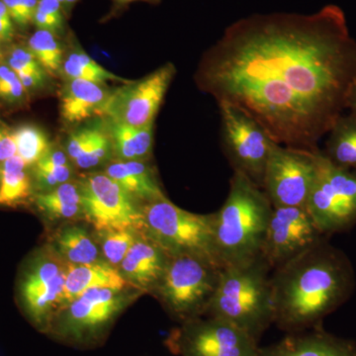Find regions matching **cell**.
Here are the masks:
<instances>
[{"label":"cell","mask_w":356,"mask_h":356,"mask_svg":"<svg viewBox=\"0 0 356 356\" xmlns=\"http://www.w3.org/2000/svg\"><path fill=\"white\" fill-rule=\"evenodd\" d=\"M196 79L276 144L318 151L355 88L356 39L334 4L312 14H254L225 30Z\"/></svg>","instance_id":"cell-1"},{"label":"cell","mask_w":356,"mask_h":356,"mask_svg":"<svg viewBox=\"0 0 356 356\" xmlns=\"http://www.w3.org/2000/svg\"><path fill=\"white\" fill-rule=\"evenodd\" d=\"M273 324L287 334L322 325L346 304L356 288L353 262L327 236L273 269L270 276Z\"/></svg>","instance_id":"cell-2"},{"label":"cell","mask_w":356,"mask_h":356,"mask_svg":"<svg viewBox=\"0 0 356 356\" xmlns=\"http://www.w3.org/2000/svg\"><path fill=\"white\" fill-rule=\"evenodd\" d=\"M273 209L261 187L243 173L234 172L226 201L213 213L222 267L248 264L261 257Z\"/></svg>","instance_id":"cell-3"},{"label":"cell","mask_w":356,"mask_h":356,"mask_svg":"<svg viewBox=\"0 0 356 356\" xmlns=\"http://www.w3.org/2000/svg\"><path fill=\"white\" fill-rule=\"evenodd\" d=\"M270 271L261 257L222 267L208 315L227 321L259 343L274 320Z\"/></svg>","instance_id":"cell-4"},{"label":"cell","mask_w":356,"mask_h":356,"mask_svg":"<svg viewBox=\"0 0 356 356\" xmlns=\"http://www.w3.org/2000/svg\"><path fill=\"white\" fill-rule=\"evenodd\" d=\"M144 234L172 257L191 255L222 267L215 243L214 214L181 209L168 198L143 204Z\"/></svg>","instance_id":"cell-5"},{"label":"cell","mask_w":356,"mask_h":356,"mask_svg":"<svg viewBox=\"0 0 356 356\" xmlns=\"http://www.w3.org/2000/svg\"><path fill=\"white\" fill-rule=\"evenodd\" d=\"M221 267L191 255L172 257L154 293L175 318L182 322L208 314Z\"/></svg>","instance_id":"cell-6"},{"label":"cell","mask_w":356,"mask_h":356,"mask_svg":"<svg viewBox=\"0 0 356 356\" xmlns=\"http://www.w3.org/2000/svg\"><path fill=\"white\" fill-rule=\"evenodd\" d=\"M306 209L325 236L348 231L356 225L355 175L334 165L322 151Z\"/></svg>","instance_id":"cell-7"},{"label":"cell","mask_w":356,"mask_h":356,"mask_svg":"<svg viewBox=\"0 0 356 356\" xmlns=\"http://www.w3.org/2000/svg\"><path fill=\"white\" fill-rule=\"evenodd\" d=\"M221 144L234 172L243 173L262 188L264 170L276 144L254 119L229 103H218Z\"/></svg>","instance_id":"cell-8"},{"label":"cell","mask_w":356,"mask_h":356,"mask_svg":"<svg viewBox=\"0 0 356 356\" xmlns=\"http://www.w3.org/2000/svg\"><path fill=\"white\" fill-rule=\"evenodd\" d=\"M321 151L274 144L264 170L262 189L273 207H306L317 177Z\"/></svg>","instance_id":"cell-9"},{"label":"cell","mask_w":356,"mask_h":356,"mask_svg":"<svg viewBox=\"0 0 356 356\" xmlns=\"http://www.w3.org/2000/svg\"><path fill=\"white\" fill-rule=\"evenodd\" d=\"M83 215L97 233L133 229L144 233L142 205L105 173L79 182Z\"/></svg>","instance_id":"cell-10"},{"label":"cell","mask_w":356,"mask_h":356,"mask_svg":"<svg viewBox=\"0 0 356 356\" xmlns=\"http://www.w3.org/2000/svg\"><path fill=\"white\" fill-rule=\"evenodd\" d=\"M168 343L182 356H259V343L247 332L215 317L185 322Z\"/></svg>","instance_id":"cell-11"},{"label":"cell","mask_w":356,"mask_h":356,"mask_svg":"<svg viewBox=\"0 0 356 356\" xmlns=\"http://www.w3.org/2000/svg\"><path fill=\"white\" fill-rule=\"evenodd\" d=\"M131 300L125 290H88L60 312L56 334L76 343L95 339L104 332Z\"/></svg>","instance_id":"cell-12"},{"label":"cell","mask_w":356,"mask_h":356,"mask_svg":"<svg viewBox=\"0 0 356 356\" xmlns=\"http://www.w3.org/2000/svg\"><path fill=\"white\" fill-rule=\"evenodd\" d=\"M67 264L56 252H47L31 262L21 281L23 307L39 329H51L64 307Z\"/></svg>","instance_id":"cell-13"},{"label":"cell","mask_w":356,"mask_h":356,"mask_svg":"<svg viewBox=\"0 0 356 356\" xmlns=\"http://www.w3.org/2000/svg\"><path fill=\"white\" fill-rule=\"evenodd\" d=\"M175 72V65L168 63L144 79L112 92L104 115L112 122L132 127L152 125Z\"/></svg>","instance_id":"cell-14"},{"label":"cell","mask_w":356,"mask_h":356,"mask_svg":"<svg viewBox=\"0 0 356 356\" xmlns=\"http://www.w3.org/2000/svg\"><path fill=\"white\" fill-rule=\"evenodd\" d=\"M324 236L306 207H273L261 257L273 270Z\"/></svg>","instance_id":"cell-15"},{"label":"cell","mask_w":356,"mask_h":356,"mask_svg":"<svg viewBox=\"0 0 356 356\" xmlns=\"http://www.w3.org/2000/svg\"><path fill=\"white\" fill-rule=\"evenodd\" d=\"M259 356H356V343L334 336L320 325L288 334L273 346L259 348Z\"/></svg>","instance_id":"cell-16"},{"label":"cell","mask_w":356,"mask_h":356,"mask_svg":"<svg viewBox=\"0 0 356 356\" xmlns=\"http://www.w3.org/2000/svg\"><path fill=\"white\" fill-rule=\"evenodd\" d=\"M172 257L145 234L134 243L121 262L120 273L140 292H154L165 275Z\"/></svg>","instance_id":"cell-17"},{"label":"cell","mask_w":356,"mask_h":356,"mask_svg":"<svg viewBox=\"0 0 356 356\" xmlns=\"http://www.w3.org/2000/svg\"><path fill=\"white\" fill-rule=\"evenodd\" d=\"M111 93L100 84L69 79L60 93V114L67 123H81L104 115Z\"/></svg>","instance_id":"cell-18"},{"label":"cell","mask_w":356,"mask_h":356,"mask_svg":"<svg viewBox=\"0 0 356 356\" xmlns=\"http://www.w3.org/2000/svg\"><path fill=\"white\" fill-rule=\"evenodd\" d=\"M128 286L129 283L119 268L104 259L88 264H67L63 309L88 290L95 288L126 290Z\"/></svg>","instance_id":"cell-19"},{"label":"cell","mask_w":356,"mask_h":356,"mask_svg":"<svg viewBox=\"0 0 356 356\" xmlns=\"http://www.w3.org/2000/svg\"><path fill=\"white\" fill-rule=\"evenodd\" d=\"M105 175L139 203L165 199L156 175L143 161H118L107 166Z\"/></svg>","instance_id":"cell-20"},{"label":"cell","mask_w":356,"mask_h":356,"mask_svg":"<svg viewBox=\"0 0 356 356\" xmlns=\"http://www.w3.org/2000/svg\"><path fill=\"white\" fill-rule=\"evenodd\" d=\"M109 136L114 153L121 161H143L153 147L154 124L132 127L111 121Z\"/></svg>","instance_id":"cell-21"},{"label":"cell","mask_w":356,"mask_h":356,"mask_svg":"<svg viewBox=\"0 0 356 356\" xmlns=\"http://www.w3.org/2000/svg\"><path fill=\"white\" fill-rule=\"evenodd\" d=\"M327 136L323 154L334 165L356 172V118L343 114Z\"/></svg>","instance_id":"cell-22"},{"label":"cell","mask_w":356,"mask_h":356,"mask_svg":"<svg viewBox=\"0 0 356 356\" xmlns=\"http://www.w3.org/2000/svg\"><path fill=\"white\" fill-rule=\"evenodd\" d=\"M56 252L70 264H88L100 261L97 245L88 231L79 226H70L58 232L55 238Z\"/></svg>","instance_id":"cell-23"},{"label":"cell","mask_w":356,"mask_h":356,"mask_svg":"<svg viewBox=\"0 0 356 356\" xmlns=\"http://www.w3.org/2000/svg\"><path fill=\"white\" fill-rule=\"evenodd\" d=\"M36 205L51 220H72L83 215L79 184L65 182L36 196Z\"/></svg>","instance_id":"cell-24"},{"label":"cell","mask_w":356,"mask_h":356,"mask_svg":"<svg viewBox=\"0 0 356 356\" xmlns=\"http://www.w3.org/2000/svg\"><path fill=\"white\" fill-rule=\"evenodd\" d=\"M26 166L18 154L3 161L0 170V205L13 207L31 195V180Z\"/></svg>","instance_id":"cell-25"},{"label":"cell","mask_w":356,"mask_h":356,"mask_svg":"<svg viewBox=\"0 0 356 356\" xmlns=\"http://www.w3.org/2000/svg\"><path fill=\"white\" fill-rule=\"evenodd\" d=\"M63 72L69 79H83L97 84H105L107 81H119L129 83L131 81L122 79L104 69L92 60L88 54L81 50L70 53L63 65Z\"/></svg>","instance_id":"cell-26"},{"label":"cell","mask_w":356,"mask_h":356,"mask_svg":"<svg viewBox=\"0 0 356 356\" xmlns=\"http://www.w3.org/2000/svg\"><path fill=\"white\" fill-rule=\"evenodd\" d=\"M28 50L38 60L44 72L54 76L64 65V51L55 34L47 30H37L30 37Z\"/></svg>","instance_id":"cell-27"},{"label":"cell","mask_w":356,"mask_h":356,"mask_svg":"<svg viewBox=\"0 0 356 356\" xmlns=\"http://www.w3.org/2000/svg\"><path fill=\"white\" fill-rule=\"evenodd\" d=\"M16 154L24 161L26 165H36L51 149L46 134L37 126L24 125L13 133Z\"/></svg>","instance_id":"cell-28"},{"label":"cell","mask_w":356,"mask_h":356,"mask_svg":"<svg viewBox=\"0 0 356 356\" xmlns=\"http://www.w3.org/2000/svg\"><path fill=\"white\" fill-rule=\"evenodd\" d=\"M97 234L104 261L118 268L134 243L144 233L133 229H126Z\"/></svg>","instance_id":"cell-29"},{"label":"cell","mask_w":356,"mask_h":356,"mask_svg":"<svg viewBox=\"0 0 356 356\" xmlns=\"http://www.w3.org/2000/svg\"><path fill=\"white\" fill-rule=\"evenodd\" d=\"M104 131L100 127L79 129L70 135L67 140V154L74 163L84 158L95 147Z\"/></svg>","instance_id":"cell-30"},{"label":"cell","mask_w":356,"mask_h":356,"mask_svg":"<svg viewBox=\"0 0 356 356\" xmlns=\"http://www.w3.org/2000/svg\"><path fill=\"white\" fill-rule=\"evenodd\" d=\"M33 23L40 30H47L57 35L64 30L62 4L58 0H39Z\"/></svg>","instance_id":"cell-31"},{"label":"cell","mask_w":356,"mask_h":356,"mask_svg":"<svg viewBox=\"0 0 356 356\" xmlns=\"http://www.w3.org/2000/svg\"><path fill=\"white\" fill-rule=\"evenodd\" d=\"M35 177L42 189L50 191L69 181L72 177V168L70 165L51 166L36 163Z\"/></svg>","instance_id":"cell-32"},{"label":"cell","mask_w":356,"mask_h":356,"mask_svg":"<svg viewBox=\"0 0 356 356\" xmlns=\"http://www.w3.org/2000/svg\"><path fill=\"white\" fill-rule=\"evenodd\" d=\"M8 65L18 77L26 76H46L47 72L28 49L16 48L11 51Z\"/></svg>","instance_id":"cell-33"},{"label":"cell","mask_w":356,"mask_h":356,"mask_svg":"<svg viewBox=\"0 0 356 356\" xmlns=\"http://www.w3.org/2000/svg\"><path fill=\"white\" fill-rule=\"evenodd\" d=\"M26 89L9 65H0V98L8 102H19Z\"/></svg>","instance_id":"cell-34"},{"label":"cell","mask_w":356,"mask_h":356,"mask_svg":"<svg viewBox=\"0 0 356 356\" xmlns=\"http://www.w3.org/2000/svg\"><path fill=\"white\" fill-rule=\"evenodd\" d=\"M16 24L25 27L34 20L39 0H2Z\"/></svg>","instance_id":"cell-35"},{"label":"cell","mask_w":356,"mask_h":356,"mask_svg":"<svg viewBox=\"0 0 356 356\" xmlns=\"http://www.w3.org/2000/svg\"><path fill=\"white\" fill-rule=\"evenodd\" d=\"M15 154L16 146L13 133L0 126V161H6Z\"/></svg>","instance_id":"cell-36"},{"label":"cell","mask_w":356,"mask_h":356,"mask_svg":"<svg viewBox=\"0 0 356 356\" xmlns=\"http://www.w3.org/2000/svg\"><path fill=\"white\" fill-rule=\"evenodd\" d=\"M14 33L13 20L3 1H0V41H10Z\"/></svg>","instance_id":"cell-37"},{"label":"cell","mask_w":356,"mask_h":356,"mask_svg":"<svg viewBox=\"0 0 356 356\" xmlns=\"http://www.w3.org/2000/svg\"><path fill=\"white\" fill-rule=\"evenodd\" d=\"M348 114L353 115L356 118V86L351 92L350 99H348Z\"/></svg>","instance_id":"cell-38"},{"label":"cell","mask_w":356,"mask_h":356,"mask_svg":"<svg viewBox=\"0 0 356 356\" xmlns=\"http://www.w3.org/2000/svg\"><path fill=\"white\" fill-rule=\"evenodd\" d=\"M117 3L126 4L129 2L138 1V0H115ZM146 1H158V0H146Z\"/></svg>","instance_id":"cell-39"},{"label":"cell","mask_w":356,"mask_h":356,"mask_svg":"<svg viewBox=\"0 0 356 356\" xmlns=\"http://www.w3.org/2000/svg\"><path fill=\"white\" fill-rule=\"evenodd\" d=\"M76 1L77 0H65L64 6L67 7V8H70V7L74 6V4L76 3Z\"/></svg>","instance_id":"cell-40"},{"label":"cell","mask_w":356,"mask_h":356,"mask_svg":"<svg viewBox=\"0 0 356 356\" xmlns=\"http://www.w3.org/2000/svg\"><path fill=\"white\" fill-rule=\"evenodd\" d=\"M58 1L60 2V4H62V6H64L65 0H58Z\"/></svg>","instance_id":"cell-41"},{"label":"cell","mask_w":356,"mask_h":356,"mask_svg":"<svg viewBox=\"0 0 356 356\" xmlns=\"http://www.w3.org/2000/svg\"><path fill=\"white\" fill-rule=\"evenodd\" d=\"M0 60H1V51H0Z\"/></svg>","instance_id":"cell-42"},{"label":"cell","mask_w":356,"mask_h":356,"mask_svg":"<svg viewBox=\"0 0 356 356\" xmlns=\"http://www.w3.org/2000/svg\"><path fill=\"white\" fill-rule=\"evenodd\" d=\"M353 172V175H355V177H356V172Z\"/></svg>","instance_id":"cell-43"}]
</instances>
